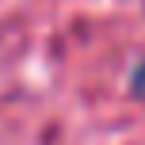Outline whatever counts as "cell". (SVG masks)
<instances>
[{
    "instance_id": "6da1fadb",
    "label": "cell",
    "mask_w": 145,
    "mask_h": 145,
    "mask_svg": "<svg viewBox=\"0 0 145 145\" xmlns=\"http://www.w3.org/2000/svg\"><path fill=\"white\" fill-rule=\"evenodd\" d=\"M130 88H134V95H138V99H145V61L138 69H134V76H130Z\"/></svg>"
}]
</instances>
